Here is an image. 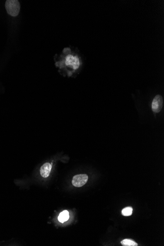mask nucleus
<instances>
[{
    "instance_id": "f257e3e1",
    "label": "nucleus",
    "mask_w": 164,
    "mask_h": 246,
    "mask_svg": "<svg viewBox=\"0 0 164 246\" xmlns=\"http://www.w3.org/2000/svg\"><path fill=\"white\" fill-rule=\"evenodd\" d=\"M5 7L8 13L13 17L17 16L20 12V4L17 0H7Z\"/></svg>"
},
{
    "instance_id": "f03ea898",
    "label": "nucleus",
    "mask_w": 164,
    "mask_h": 246,
    "mask_svg": "<svg viewBox=\"0 0 164 246\" xmlns=\"http://www.w3.org/2000/svg\"><path fill=\"white\" fill-rule=\"evenodd\" d=\"M88 180V176L86 174H77L74 176L72 183L76 187H81L86 184Z\"/></svg>"
},
{
    "instance_id": "7ed1b4c3",
    "label": "nucleus",
    "mask_w": 164,
    "mask_h": 246,
    "mask_svg": "<svg viewBox=\"0 0 164 246\" xmlns=\"http://www.w3.org/2000/svg\"><path fill=\"white\" fill-rule=\"evenodd\" d=\"M163 106V97L160 95H157L152 103V110L154 113H159Z\"/></svg>"
},
{
    "instance_id": "20e7f679",
    "label": "nucleus",
    "mask_w": 164,
    "mask_h": 246,
    "mask_svg": "<svg viewBox=\"0 0 164 246\" xmlns=\"http://www.w3.org/2000/svg\"><path fill=\"white\" fill-rule=\"evenodd\" d=\"M67 66L71 67L74 69H77L80 66V62L78 57L68 55L67 57L66 62Z\"/></svg>"
},
{
    "instance_id": "39448f33",
    "label": "nucleus",
    "mask_w": 164,
    "mask_h": 246,
    "mask_svg": "<svg viewBox=\"0 0 164 246\" xmlns=\"http://www.w3.org/2000/svg\"><path fill=\"white\" fill-rule=\"evenodd\" d=\"M51 169H52L51 165L49 163H46L42 165L40 169L41 176L44 178L48 177L49 176Z\"/></svg>"
},
{
    "instance_id": "423d86ee",
    "label": "nucleus",
    "mask_w": 164,
    "mask_h": 246,
    "mask_svg": "<svg viewBox=\"0 0 164 246\" xmlns=\"http://www.w3.org/2000/svg\"><path fill=\"white\" fill-rule=\"evenodd\" d=\"M69 213L67 210H64L59 214V216L58 220L61 223H64V221H67L69 219Z\"/></svg>"
},
{
    "instance_id": "0eeeda50",
    "label": "nucleus",
    "mask_w": 164,
    "mask_h": 246,
    "mask_svg": "<svg viewBox=\"0 0 164 246\" xmlns=\"http://www.w3.org/2000/svg\"><path fill=\"white\" fill-rule=\"evenodd\" d=\"M122 246H137L138 244L134 241L130 239H124L121 242Z\"/></svg>"
},
{
    "instance_id": "6e6552de",
    "label": "nucleus",
    "mask_w": 164,
    "mask_h": 246,
    "mask_svg": "<svg viewBox=\"0 0 164 246\" xmlns=\"http://www.w3.org/2000/svg\"><path fill=\"white\" fill-rule=\"evenodd\" d=\"M132 212H133V208L131 207H127L122 210L121 213L122 215L124 216H129L132 215Z\"/></svg>"
}]
</instances>
